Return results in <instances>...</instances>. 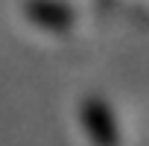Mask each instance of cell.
Segmentation results:
<instances>
[{"instance_id": "2", "label": "cell", "mask_w": 149, "mask_h": 146, "mask_svg": "<svg viewBox=\"0 0 149 146\" xmlns=\"http://www.w3.org/2000/svg\"><path fill=\"white\" fill-rule=\"evenodd\" d=\"M24 12L35 26L50 32H67L73 26V9L61 0H26Z\"/></svg>"}, {"instance_id": "1", "label": "cell", "mask_w": 149, "mask_h": 146, "mask_svg": "<svg viewBox=\"0 0 149 146\" xmlns=\"http://www.w3.org/2000/svg\"><path fill=\"white\" fill-rule=\"evenodd\" d=\"M79 120L94 146H120V126L105 99L85 97L79 105Z\"/></svg>"}]
</instances>
